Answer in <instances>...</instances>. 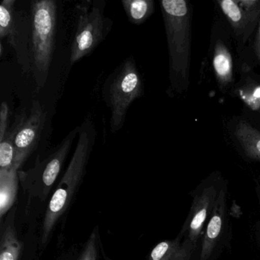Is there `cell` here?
I'll return each mask as SVG.
<instances>
[{
    "instance_id": "cell-1",
    "label": "cell",
    "mask_w": 260,
    "mask_h": 260,
    "mask_svg": "<svg viewBox=\"0 0 260 260\" xmlns=\"http://www.w3.org/2000/svg\"><path fill=\"white\" fill-rule=\"evenodd\" d=\"M160 8L168 45L170 92H184L189 84L191 7L185 0H164Z\"/></svg>"
},
{
    "instance_id": "cell-2",
    "label": "cell",
    "mask_w": 260,
    "mask_h": 260,
    "mask_svg": "<svg viewBox=\"0 0 260 260\" xmlns=\"http://www.w3.org/2000/svg\"><path fill=\"white\" fill-rule=\"evenodd\" d=\"M97 131L93 121L86 118L80 124L78 140L72 159L60 183L53 194L47 209L42 231V243H46L57 220L68 208L81 182L96 141Z\"/></svg>"
},
{
    "instance_id": "cell-3",
    "label": "cell",
    "mask_w": 260,
    "mask_h": 260,
    "mask_svg": "<svg viewBox=\"0 0 260 260\" xmlns=\"http://www.w3.org/2000/svg\"><path fill=\"white\" fill-rule=\"evenodd\" d=\"M144 94V80L134 56L123 60L108 76L102 97L110 110V131L116 133L124 127L131 106Z\"/></svg>"
},
{
    "instance_id": "cell-4",
    "label": "cell",
    "mask_w": 260,
    "mask_h": 260,
    "mask_svg": "<svg viewBox=\"0 0 260 260\" xmlns=\"http://www.w3.org/2000/svg\"><path fill=\"white\" fill-rule=\"evenodd\" d=\"M57 4L36 0L31 5V68L39 89L46 84L55 48Z\"/></svg>"
},
{
    "instance_id": "cell-5",
    "label": "cell",
    "mask_w": 260,
    "mask_h": 260,
    "mask_svg": "<svg viewBox=\"0 0 260 260\" xmlns=\"http://www.w3.org/2000/svg\"><path fill=\"white\" fill-rule=\"evenodd\" d=\"M105 0H86L76 6L77 29L71 45V66L89 56L106 40L113 22L106 15Z\"/></svg>"
},
{
    "instance_id": "cell-6",
    "label": "cell",
    "mask_w": 260,
    "mask_h": 260,
    "mask_svg": "<svg viewBox=\"0 0 260 260\" xmlns=\"http://www.w3.org/2000/svg\"><path fill=\"white\" fill-rule=\"evenodd\" d=\"M224 183L220 176L211 175L189 193L192 202L179 235L182 240L200 246L204 230Z\"/></svg>"
},
{
    "instance_id": "cell-7",
    "label": "cell",
    "mask_w": 260,
    "mask_h": 260,
    "mask_svg": "<svg viewBox=\"0 0 260 260\" xmlns=\"http://www.w3.org/2000/svg\"><path fill=\"white\" fill-rule=\"evenodd\" d=\"M228 187L223 184L214 210L204 230L199 260H217L231 240V222L228 205Z\"/></svg>"
},
{
    "instance_id": "cell-8",
    "label": "cell",
    "mask_w": 260,
    "mask_h": 260,
    "mask_svg": "<svg viewBox=\"0 0 260 260\" xmlns=\"http://www.w3.org/2000/svg\"><path fill=\"white\" fill-rule=\"evenodd\" d=\"M46 114L40 102L34 100L31 103L29 115L19 130L15 142L13 167L18 170L36 150L45 127Z\"/></svg>"
},
{
    "instance_id": "cell-9",
    "label": "cell",
    "mask_w": 260,
    "mask_h": 260,
    "mask_svg": "<svg viewBox=\"0 0 260 260\" xmlns=\"http://www.w3.org/2000/svg\"><path fill=\"white\" fill-rule=\"evenodd\" d=\"M80 129V125L72 129L63 141L35 169V172L40 173L42 183L46 188H51L60 174L65 159L71 151L76 138L79 135Z\"/></svg>"
},
{
    "instance_id": "cell-10",
    "label": "cell",
    "mask_w": 260,
    "mask_h": 260,
    "mask_svg": "<svg viewBox=\"0 0 260 260\" xmlns=\"http://www.w3.org/2000/svg\"><path fill=\"white\" fill-rule=\"evenodd\" d=\"M25 111H21L16 116L13 125L8 129L4 138L0 140V170H10L13 167L16 149V136L26 120Z\"/></svg>"
},
{
    "instance_id": "cell-11",
    "label": "cell",
    "mask_w": 260,
    "mask_h": 260,
    "mask_svg": "<svg viewBox=\"0 0 260 260\" xmlns=\"http://www.w3.org/2000/svg\"><path fill=\"white\" fill-rule=\"evenodd\" d=\"M19 187V170L15 167L0 170V217L11 209L14 204Z\"/></svg>"
},
{
    "instance_id": "cell-12",
    "label": "cell",
    "mask_w": 260,
    "mask_h": 260,
    "mask_svg": "<svg viewBox=\"0 0 260 260\" xmlns=\"http://www.w3.org/2000/svg\"><path fill=\"white\" fill-rule=\"evenodd\" d=\"M16 0H4L0 5V39L17 49V26L15 17Z\"/></svg>"
},
{
    "instance_id": "cell-13",
    "label": "cell",
    "mask_w": 260,
    "mask_h": 260,
    "mask_svg": "<svg viewBox=\"0 0 260 260\" xmlns=\"http://www.w3.org/2000/svg\"><path fill=\"white\" fill-rule=\"evenodd\" d=\"M14 211L9 215L8 220L2 230L0 244V260H18L22 245L14 226Z\"/></svg>"
},
{
    "instance_id": "cell-14",
    "label": "cell",
    "mask_w": 260,
    "mask_h": 260,
    "mask_svg": "<svg viewBox=\"0 0 260 260\" xmlns=\"http://www.w3.org/2000/svg\"><path fill=\"white\" fill-rule=\"evenodd\" d=\"M121 4L127 19L134 25L144 23L154 13L153 0H121Z\"/></svg>"
},
{
    "instance_id": "cell-15",
    "label": "cell",
    "mask_w": 260,
    "mask_h": 260,
    "mask_svg": "<svg viewBox=\"0 0 260 260\" xmlns=\"http://www.w3.org/2000/svg\"><path fill=\"white\" fill-rule=\"evenodd\" d=\"M213 63L217 79L223 84L229 83L232 79V60L231 54L221 44L216 47Z\"/></svg>"
},
{
    "instance_id": "cell-16",
    "label": "cell",
    "mask_w": 260,
    "mask_h": 260,
    "mask_svg": "<svg viewBox=\"0 0 260 260\" xmlns=\"http://www.w3.org/2000/svg\"><path fill=\"white\" fill-rule=\"evenodd\" d=\"M219 4L223 14L228 18L236 33L244 36L246 20L243 9L239 2H235L233 0H222L219 1Z\"/></svg>"
},
{
    "instance_id": "cell-17",
    "label": "cell",
    "mask_w": 260,
    "mask_h": 260,
    "mask_svg": "<svg viewBox=\"0 0 260 260\" xmlns=\"http://www.w3.org/2000/svg\"><path fill=\"white\" fill-rule=\"evenodd\" d=\"M238 137L243 143L248 156L260 161V135L251 127L242 126L239 128Z\"/></svg>"
},
{
    "instance_id": "cell-18",
    "label": "cell",
    "mask_w": 260,
    "mask_h": 260,
    "mask_svg": "<svg viewBox=\"0 0 260 260\" xmlns=\"http://www.w3.org/2000/svg\"><path fill=\"white\" fill-rule=\"evenodd\" d=\"M243 9L244 13L245 20H246V30H245V39L249 38L255 22L260 16V1H249L243 0L239 2Z\"/></svg>"
},
{
    "instance_id": "cell-19",
    "label": "cell",
    "mask_w": 260,
    "mask_h": 260,
    "mask_svg": "<svg viewBox=\"0 0 260 260\" xmlns=\"http://www.w3.org/2000/svg\"><path fill=\"white\" fill-rule=\"evenodd\" d=\"M98 249H97L96 235L92 234L88 240L82 251L79 260H97Z\"/></svg>"
},
{
    "instance_id": "cell-20",
    "label": "cell",
    "mask_w": 260,
    "mask_h": 260,
    "mask_svg": "<svg viewBox=\"0 0 260 260\" xmlns=\"http://www.w3.org/2000/svg\"><path fill=\"white\" fill-rule=\"evenodd\" d=\"M174 240H166L155 246L150 253V260H162L173 249Z\"/></svg>"
},
{
    "instance_id": "cell-21",
    "label": "cell",
    "mask_w": 260,
    "mask_h": 260,
    "mask_svg": "<svg viewBox=\"0 0 260 260\" xmlns=\"http://www.w3.org/2000/svg\"><path fill=\"white\" fill-rule=\"evenodd\" d=\"M9 116L10 108L7 102H3L0 108V140L4 138V135L9 129Z\"/></svg>"
},
{
    "instance_id": "cell-22",
    "label": "cell",
    "mask_w": 260,
    "mask_h": 260,
    "mask_svg": "<svg viewBox=\"0 0 260 260\" xmlns=\"http://www.w3.org/2000/svg\"><path fill=\"white\" fill-rule=\"evenodd\" d=\"M254 239L260 251V220L255 222L253 226Z\"/></svg>"
},
{
    "instance_id": "cell-23",
    "label": "cell",
    "mask_w": 260,
    "mask_h": 260,
    "mask_svg": "<svg viewBox=\"0 0 260 260\" xmlns=\"http://www.w3.org/2000/svg\"><path fill=\"white\" fill-rule=\"evenodd\" d=\"M255 51H256L257 57H258L260 61V28L258 38H257L256 44H255Z\"/></svg>"
},
{
    "instance_id": "cell-24",
    "label": "cell",
    "mask_w": 260,
    "mask_h": 260,
    "mask_svg": "<svg viewBox=\"0 0 260 260\" xmlns=\"http://www.w3.org/2000/svg\"><path fill=\"white\" fill-rule=\"evenodd\" d=\"M255 191H256L257 198H258L260 205V181L257 183L256 187H255Z\"/></svg>"
},
{
    "instance_id": "cell-25",
    "label": "cell",
    "mask_w": 260,
    "mask_h": 260,
    "mask_svg": "<svg viewBox=\"0 0 260 260\" xmlns=\"http://www.w3.org/2000/svg\"><path fill=\"white\" fill-rule=\"evenodd\" d=\"M254 95H255L256 98H260V88H258L254 92Z\"/></svg>"
},
{
    "instance_id": "cell-26",
    "label": "cell",
    "mask_w": 260,
    "mask_h": 260,
    "mask_svg": "<svg viewBox=\"0 0 260 260\" xmlns=\"http://www.w3.org/2000/svg\"><path fill=\"white\" fill-rule=\"evenodd\" d=\"M175 243H176V239H175ZM173 247H174V246H173ZM171 251H170V253H169L168 255H167V256H166L165 258H164V259H162V260H168L169 259V258H170V252H171Z\"/></svg>"
}]
</instances>
